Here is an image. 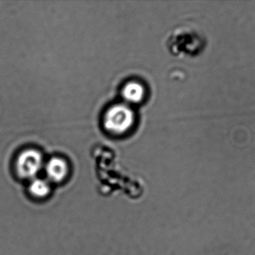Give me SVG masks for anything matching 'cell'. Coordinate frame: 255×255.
Segmentation results:
<instances>
[{
	"instance_id": "1",
	"label": "cell",
	"mask_w": 255,
	"mask_h": 255,
	"mask_svg": "<svg viewBox=\"0 0 255 255\" xmlns=\"http://www.w3.org/2000/svg\"><path fill=\"white\" fill-rule=\"evenodd\" d=\"M134 122V114L128 106L117 104L108 109L103 120L105 129L114 135L128 131Z\"/></svg>"
},
{
	"instance_id": "2",
	"label": "cell",
	"mask_w": 255,
	"mask_h": 255,
	"mask_svg": "<svg viewBox=\"0 0 255 255\" xmlns=\"http://www.w3.org/2000/svg\"><path fill=\"white\" fill-rule=\"evenodd\" d=\"M43 166V156L35 149H27L21 152L15 163L19 178L29 181L37 178Z\"/></svg>"
},
{
	"instance_id": "3",
	"label": "cell",
	"mask_w": 255,
	"mask_h": 255,
	"mask_svg": "<svg viewBox=\"0 0 255 255\" xmlns=\"http://www.w3.org/2000/svg\"><path fill=\"white\" fill-rule=\"evenodd\" d=\"M45 171L48 181L60 183L62 182L67 178L69 168L65 160L59 157H53L46 163Z\"/></svg>"
},
{
	"instance_id": "4",
	"label": "cell",
	"mask_w": 255,
	"mask_h": 255,
	"mask_svg": "<svg viewBox=\"0 0 255 255\" xmlns=\"http://www.w3.org/2000/svg\"><path fill=\"white\" fill-rule=\"evenodd\" d=\"M145 95V89L141 84L136 82H128L122 90L123 98L130 103H138L142 101Z\"/></svg>"
},
{
	"instance_id": "5",
	"label": "cell",
	"mask_w": 255,
	"mask_h": 255,
	"mask_svg": "<svg viewBox=\"0 0 255 255\" xmlns=\"http://www.w3.org/2000/svg\"><path fill=\"white\" fill-rule=\"evenodd\" d=\"M28 193L35 199H45L51 192V186L48 180L35 178L31 180L28 187Z\"/></svg>"
}]
</instances>
